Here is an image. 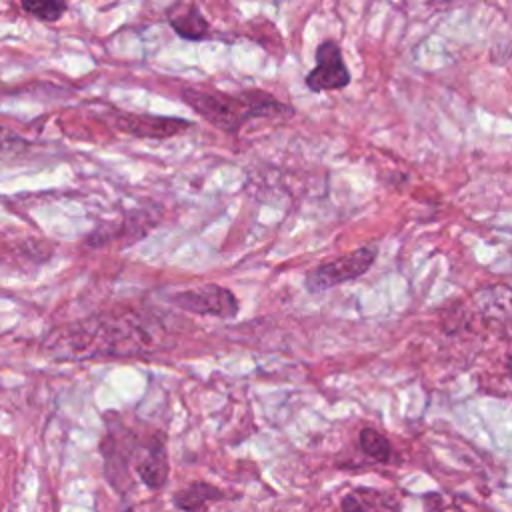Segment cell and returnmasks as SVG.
<instances>
[{
	"mask_svg": "<svg viewBox=\"0 0 512 512\" xmlns=\"http://www.w3.org/2000/svg\"><path fill=\"white\" fill-rule=\"evenodd\" d=\"M164 336L154 318L136 310H114L54 330L44 348L54 358L68 360L124 358L154 354L164 344Z\"/></svg>",
	"mask_w": 512,
	"mask_h": 512,
	"instance_id": "obj_1",
	"label": "cell"
},
{
	"mask_svg": "<svg viewBox=\"0 0 512 512\" xmlns=\"http://www.w3.org/2000/svg\"><path fill=\"white\" fill-rule=\"evenodd\" d=\"M182 100L198 112L208 124L218 130L236 134L244 124L254 118L292 114V108L272 94L262 90H250L242 94L206 92L198 88H184Z\"/></svg>",
	"mask_w": 512,
	"mask_h": 512,
	"instance_id": "obj_2",
	"label": "cell"
},
{
	"mask_svg": "<svg viewBox=\"0 0 512 512\" xmlns=\"http://www.w3.org/2000/svg\"><path fill=\"white\" fill-rule=\"evenodd\" d=\"M376 256H378L376 246H362L344 256L328 260L306 274V280H304L306 290L322 292V290H330L342 282L354 280L372 268V264L376 262Z\"/></svg>",
	"mask_w": 512,
	"mask_h": 512,
	"instance_id": "obj_3",
	"label": "cell"
},
{
	"mask_svg": "<svg viewBox=\"0 0 512 512\" xmlns=\"http://www.w3.org/2000/svg\"><path fill=\"white\" fill-rule=\"evenodd\" d=\"M170 300L184 312L198 314V316H214L224 320L234 318L240 310L238 298L234 296V292L218 284H206L202 288L176 292Z\"/></svg>",
	"mask_w": 512,
	"mask_h": 512,
	"instance_id": "obj_4",
	"label": "cell"
},
{
	"mask_svg": "<svg viewBox=\"0 0 512 512\" xmlns=\"http://www.w3.org/2000/svg\"><path fill=\"white\" fill-rule=\"evenodd\" d=\"M350 84V72L336 42L326 40L316 48V66L306 74V86L312 92L340 90Z\"/></svg>",
	"mask_w": 512,
	"mask_h": 512,
	"instance_id": "obj_5",
	"label": "cell"
},
{
	"mask_svg": "<svg viewBox=\"0 0 512 512\" xmlns=\"http://www.w3.org/2000/svg\"><path fill=\"white\" fill-rule=\"evenodd\" d=\"M472 306L490 330L512 338V288L486 286L472 296Z\"/></svg>",
	"mask_w": 512,
	"mask_h": 512,
	"instance_id": "obj_6",
	"label": "cell"
},
{
	"mask_svg": "<svg viewBox=\"0 0 512 512\" xmlns=\"http://www.w3.org/2000/svg\"><path fill=\"white\" fill-rule=\"evenodd\" d=\"M190 126L192 124L188 120L172 118V116L168 118V116H152V114H118L116 118V128L120 132H126L136 138H154V140L176 136Z\"/></svg>",
	"mask_w": 512,
	"mask_h": 512,
	"instance_id": "obj_7",
	"label": "cell"
},
{
	"mask_svg": "<svg viewBox=\"0 0 512 512\" xmlns=\"http://www.w3.org/2000/svg\"><path fill=\"white\" fill-rule=\"evenodd\" d=\"M168 472H170L168 456H166V450H164V446L160 442L150 446L148 454L136 464V474L152 490H158V488H162L166 484Z\"/></svg>",
	"mask_w": 512,
	"mask_h": 512,
	"instance_id": "obj_8",
	"label": "cell"
},
{
	"mask_svg": "<svg viewBox=\"0 0 512 512\" xmlns=\"http://www.w3.org/2000/svg\"><path fill=\"white\" fill-rule=\"evenodd\" d=\"M168 20L174 32L186 40H200L208 32L206 18L200 14L198 8L188 4L172 8L168 14Z\"/></svg>",
	"mask_w": 512,
	"mask_h": 512,
	"instance_id": "obj_9",
	"label": "cell"
},
{
	"mask_svg": "<svg viewBox=\"0 0 512 512\" xmlns=\"http://www.w3.org/2000/svg\"><path fill=\"white\" fill-rule=\"evenodd\" d=\"M224 498L226 494L220 488L208 482H194L188 488L178 490L174 494V506L180 510H200V508H206L210 502L224 500Z\"/></svg>",
	"mask_w": 512,
	"mask_h": 512,
	"instance_id": "obj_10",
	"label": "cell"
},
{
	"mask_svg": "<svg viewBox=\"0 0 512 512\" xmlns=\"http://www.w3.org/2000/svg\"><path fill=\"white\" fill-rule=\"evenodd\" d=\"M390 496L378 492V490H368V488H358L350 494H346L340 502L342 510H382V508H396V502L388 500Z\"/></svg>",
	"mask_w": 512,
	"mask_h": 512,
	"instance_id": "obj_11",
	"label": "cell"
},
{
	"mask_svg": "<svg viewBox=\"0 0 512 512\" xmlns=\"http://www.w3.org/2000/svg\"><path fill=\"white\" fill-rule=\"evenodd\" d=\"M358 446H360V450L368 458H372V460H376L380 464H388L392 460V444H390V440L384 434H380L378 430H374V428H362L360 430Z\"/></svg>",
	"mask_w": 512,
	"mask_h": 512,
	"instance_id": "obj_12",
	"label": "cell"
},
{
	"mask_svg": "<svg viewBox=\"0 0 512 512\" xmlns=\"http://www.w3.org/2000/svg\"><path fill=\"white\" fill-rule=\"evenodd\" d=\"M20 4L26 12L46 22H54L66 12V0H20Z\"/></svg>",
	"mask_w": 512,
	"mask_h": 512,
	"instance_id": "obj_13",
	"label": "cell"
},
{
	"mask_svg": "<svg viewBox=\"0 0 512 512\" xmlns=\"http://www.w3.org/2000/svg\"><path fill=\"white\" fill-rule=\"evenodd\" d=\"M14 140H16L14 134L10 130H6L4 126H0V154H4Z\"/></svg>",
	"mask_w": 512,
	"mask_h": 512,
	"instance_id": "obj_14",
	"label": "cell"
},
{
	"mask_svg": "<svg viewBox=\"0 0 512 512\" xmlns=\"http://www.w3.org/2000/svg\"><path fill=\"white\" fill-rule=\"evenodd\" d=\"M506 372L512 378V356H508V360H506Z\"/></svg>",
	"mask_w": 512,
	"mask_h": 512,
	"instance_id": "obj_15",
	"label": "cell"
}]
</instances>
